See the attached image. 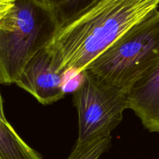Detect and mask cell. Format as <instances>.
Returning <instances> with one entry per match:
<instances>
[{
  "instance_id": "6da1fadb",
  "label": "cell",
  "mask_w": 159,
  "mask_h": 159,
  "mask_svg": "<svg viewBox=\"0 0 159 159\" xmlns=\"http://www.w3.org/2000/svg\"><path fill=\"white\" fill-rule=\"evenodd\" d=\"M159 0H99L46 47L56 71L79 74L151 12Z\"/></svg>"
},
{
  "instance_id": "7a4b0ae2",
  "label": "cell",
  "mask_w": 159,
  "mask_h": 159,
  "mask_svg": "<svg viewBox=\"0 0 159 159\" xmlns=\"http://www.w3.org/2000/svg\"><path fill=\"white\" fill-rule=\"evenodd\" d=\"M60 30L54 14L41 2L16 0L0 20V84H16L29 61Z\"/></svg>"
},
{
  "instance_id": "3957f363",
  "label": "cell",
  "mask_w": 159,
  "mask_h": 159,
  "mask_svg": "<svg viewBox=\"0 0 159 159\" xmlns=\"http://www.w3.org/2000/svg\"><path fill=\"white\" fill-rule=\"evenodd\" d=\"M159 65V10L155 9L120 37L85 70L128 92Z\"/></svg>"
},
{
  "instance_id": "277c9868",
  "label": "cell",
  "mask_w": 159,
  "mask_h": 159,
  "mask_svg": "<svg viewBox=\"0 0 159 159\" xmlns=\"http://www.w3.org/2000/svg\"><path fill=\"white\" fill-rule=\"evenodd\" d=\"M74 92L73 102L79 115L78 143H86L111 134L128 109L127 93L96 79L88 70Z\"/></svg>"
},
{
  "instance_id": "5b68a950",
  "label": "cell",
  "mask_w": 159,
  "mask_h": 159,
  "mask_svg": "<svg viewBox=\"0 0 159 159\" xmlns=\"http://www.w3.org/2000/svg\"><path fill=\"white\" fill-rule=\"evenodd\" d=\"M65 77L56 71L47 48L29 61L16 82L43 105L53 103L65 96Z\"/></svg>"
},
{
  "instance_id": "8992f818",
  "label": "cell",
  "mask_w": 159,
  "mask_h": 159,
  "mask_svg": "<svg viewBox=\"0 0 159 159\" xmlns=\"http://www.w3.org/2000/svg\"><path fill=\"white\" fill-rule=\"evenodd\" d=\"M127 102L148 131L159 133V65L129 89Z\"/></svg>"
},
{
  "instance_id": "52a82bcc",
  "label": "cell",
  "mask_w": 159,
  "mask_h": 159,
  "mask_svg": "<svg viewBox=\"0 0 159 159\" xmlns=\"http://www.w3.org/2000/svg\"><path fill=\"white\" fill-rule=\"evenodd\" d=\"M0 159H43L15 131L7 120L0 119Z\"/></svg>"
},
{
  "instance_id": "ba28073f",
  "label": "cell",
  "mask_w": 159,
  "mask_h": 159,
  "mask_svg": "<svg viewBox=\"0 0 159 159\" xmlns=\"http://www.w3.org/2000/svg\"><path fill=\"white\" fill-rule=\"evenodd\" d=\"M54 14L61 29L80 16L99 0H39Z\"/></svg>"
},
{
  "instance_id": "9c48e42d",
  "label": "cell",
  "mask_w": 159,
  "mask_h": 159,
  "mask_svg": "<svg viewBox=\"0 0 159 159\" xmlns=\"http://www.w3.org/2000/svg\"><path fill=\"white\" fill-rule=\"evenodd\" d=\"M111 139V134H110L86 143L76 142L67 159H99L110 148Z\"/></svg>"
},
{
  "instance_id": "30bf717a",
  "label": "cell",
  "mask_w": 159,
  "mask_h": 159,
  "mask_svg": "<svg viewBox=\"0 0 159 159\" xmlns=\"http://www.w3.org/2000/svg\"><path fill=\"white\" fill-rule=\"evenodd\" d=\"M16 0H0V12L7 13L14 6Z\"/></svg>"
},
{
  "instance_id": "8fae6325",
  "label": "cell",
  "mask_w": 159,
  "mask_h": 159,
  "mask_svg": "<svg viewBox=\"0 0 159 159\" xmlns=\"http://www.w3.org/2000/svg\"><path fill=\"white\" fill-rule=\"evenodd\" d=\"M0 119L3 120H7L6 119V116L4 114V110H3V103H2V99L1 93H0Z\"/></svg>"
}]
</instances>
